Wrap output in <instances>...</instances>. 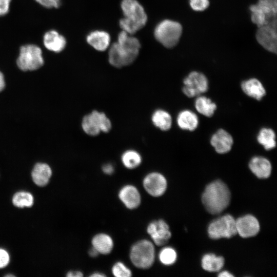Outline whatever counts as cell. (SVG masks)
I'll use <instances>...</instances> for the list:
<instances>
[{"mask_svg":"<svg viewBox=\"0 0 277 277\" xmlns=\"http://www.w3.org/2000/svg\"><path fill=\"white\" fill-rule=\"evenodd\" d=\"M140 48V43L137 38L122 31L118 35L117 42L110 48L109 62L116 68L128 66L137 57Z\"/></svg>","mask_w":277,"mask_h":277,"instance_id":"1","label":"cell"},{"mask_svg":"<svg viewBox=\"0 0 277 277\" xmlns=\"http://www.w3.org/2000/svg\"><path fill=\"white\" fill-rule=\"evenodd\" d=\"M230 192L222 181L216 180L208 184L203 193L202 201L206 210L211 214L222 212L228 206Z\"/></svg>","mask_w":277,"mask_h":277,"instance_id":"2","label":"cell"},{"mask_svg":"<svg viewBox=\"0 0 277 277\" xmlns=\"http://www.w3.org/2000/svg\"><path fill=\"white\" fill-rule=\"evenodd\" d=\"M155 258L153 243L147 240H140L133 245L130 252L132 263L137 268L147 269L152 266Z\"/></svg>","mask_w":277,"mask_h":277,"instance_id":"3","label":"cell"},{"mask_svg":"<svg viewBox=\"0 0 277 277\" xmlns=\"http://www.w3.org/2000/svg\"><path fill=\"white\" fill-rule=\"evenodd\" d=\"M182 27L178 22L165 19L161 22L154 29L156 39L167 48L175 46L182 35Z\"/></svg>","mask_w":277,"mask_h":277,"instance_id":"4","label":"cell"},{"mask_svg":"<svg viewBox=\"0 0 277 277\" xmlns=\"http://www.w3.org/2000/svg\"><path fill=\"white\" fill-rule=\"evenodd\" d=\"M82 128L87 135L95 136L101 132H109L112 128V123L104 112L94 110L83 117Z\"/></svg>","mask_w":277,"mask_h":277,"instance_id":"5","label":"cell"},{"mask_svg":"<svg viewBox=\"0 0 277 277\" xmlns=\"http://www.w3.org/2000/svg\"><path fill=\"white\" fill-rule=\"evenodd\" d=\"M16 64L23 71L35 70L39 68L44 64L42 50L37 46L32 44L22 46Z\"/></svg>","mask_w":277,"mask_h":277,"instance_id":"6","label":"cell"},{"mask_svg":"<svg viewBox=\"0 0 277 277\" xmlns=\"http://www.w3.org/2000/svg\"><path fill=\"white\" fill-rule=\"evenodd\" d=\"M252 22L258 27L276 23L277 6L265 0H259L256 4L250 6Z\"/></svg>","mask_w":277,"mask_h":277,"instance_id":"7","label":"cell"},{"mask_svg":"<svg viewBox=\"0 0 277 277\" xmlns=\"http://www.w3.org/2000/svg\"><path fill=\"white\" fill-rule=\"evenodd\" d=\"M208 233L212 239L230 238L237 233L235 220L230 214L220 217L209 224Z\"/></svg>","mask_w":277,"mask_h":277,"instance_id":"8","label":"cell"},{"mask_svg":"<svg viewBox=\"0 0 277 277\" xmlns=\"http://www.w3.org/2000/svg\"><path fill=\"white\" fill-rule=\"evenodd\" d=\"M183 93L188 97H196L208 89V81L202 73L192 71L183 80Z\"/></svg>","mask_w":277,"mask_h":277,"instance_id":"9","label":"cell"},{"mask_svg":"<svg viewBox=\"0 0 277 277\" xmlns=\"http://www.w3.org/2000/svg\"><path fill=\"white\" fill-rule=\"evenodd\" d=\"M256 38L258 43L266 50L272 53H276V23L258 27Z\"/></svg>","mask_w":277,"mask_h":277,"instance_id":"10","label":"cell"},{"mask_svg":"<svg viewBox=\"0 0 277 277\" xmlns=\"http://www.w3.org/2000/svg\"><path fill=\"white\" fill-rule=\"evenodd\" d=\"M121 8L124 17L144 27L147 21V16L143 6L136 0H122Z\"/></svg>","mask_w":277,"mask_h":277,"instance_id":"11","label":"cell"},{"mask_svg":"<svg viewBox=\"0 0 277 277\" xmlns=\"http://www.w3.org/2000/svg\"><path fill=\"white\" fill-rule=\"evenodd\" d=\"M143 185L147 193L154 197L162 195L167 188V181L160 173L153 172L148 174L144 179Z\"/></svg>","mask_w":277,"mask_h":277,"instance_id":"12","label":"cell"},{"mask_svg":"<svg viewBox=\"0 0 277 277\" xmlns=\"http://www.w3.org/2000/svg\"><path fill=\"white\" fill-rule=\"evenodd\" d=\"M147 232L157 246L166 244L171 236L168 225L163 220L149 223L147 228Z\"/></svg>","mask_w":277,"mask_h":277,"instance_id":"13","label":"cell"},{"mask_svg":"<svg viewBox=\"0 0 277 277\" xmlns=\"http://www.w3.org/2000/svg\"><path fill=\"white\" fill-rule=\"evenodd\" d=\"M210 143L217 153L225 154L231 150L233 138L226 130L219 129L211 135Z\"/></svg>","mask_w":277,"mask_h":277,"instance_id":"14","label":"cell"},{"mask_svg":"<svg viewBox=\"0 0 277 277\" xmlns=\"http://www.w3.org/2000/svg\"><path fill=\"white\" fill-rule=\"evenodd\" d=\"M236 222L237 233L244 238L256 235L260 230L258 220L252 215H246L238 218Z\"/></svg>","mask_w":277,"mask_h":277,"instance_id":"15","label":"cell"},{"mask_svg":"<svg viewBox=\"0 0 277 277\" xmlns=\"http://www.w3.org/2000/svg\"><path fill=\"white\" fill-rule=\"evenodd\" d=\"M118 197L125 206L129 209H135L141 204L140 193L138 189L133 185L124 186L119 191Z\"/></svg>","mask_w":277,"mask_h":277,"instance_id":"16","label":"cell"},{"mask_svg":"<svg viewBox=\"0 0 277 277\" xmlns=\"http://www.w3.org/2000/svg\"><path fill=\"white\" fill-rule=\"evenodd\" d=\"M241 87L246 95L258 101H261L266 94L263 84L256 78L243 81L241 83Z\"/></svg>","mask_w":277,"mask_h":277,"instance_id":"17","label":"cell"},{"mask_svg":"<svg viewBox=\"0 0 277 277\" xmlns=\"http://www.w3.org/2000/svg\"><path fill=\"white\" fill-rule=\"evenodd\" d=\"M249 167L251 172L260 179L268 178L272 169L270 161L262 156L252 157L249 163Z\"/></svg>","mask_w":277,"mask_h":277,"instance_id":"18","label":"cell"},{"mask_svg":"<svg viewBox=\"0 0 277 277\" xmlns=\"http://www.w3.org/2000/svg\"><path fill=\"white\" fill-rule=\"evenodd\" d=\"M176 121L180 129L189 131L195 130L199 124L197 115L189 109H184L179 112Z\"/></svg>","mask_w":277,"mask_h":277,"instance_id":"19","label":"cell"},{"mask_svg":"<svg viewBox=\"0 0 277 277\" xmlns=\"http://www.w3.org/2000/svg\"><path fill=\"white\" fill-rule=\"evenodd\" d=\"M51 175V169L46 163H38L36 164L31 172V177L33 183L39 187H44L47 185Z\"/></svg>","mask_w":277,"mask_h":277,"instance_id":"20","label":"cell"},{"mask_svg":"<svg viewBox=\"0 0 277 277\" xmlns=\"http://www.w3.org/2000/svg\"><path fill=\"white\" fill-rule=\"evenodd\" d=\"M44 44L48 50L60 52L65 48L66 41L65 37L56 31L50 30L44 35Z\"/></svg>","mask_w":277,"mask_h":277,"instance_id":"21","label":"cell"},{"mask_svg":"<svg viewBox=\"0 0 277 277\" xmlns=\"http://www.w3.org/2000/svg\"><path fill=\"white\" fill-rule=\"evenodd\" d=\"M87 43L99 51L106 50L109 47L110 42L109 34L104 31H94L90 33L87 36Z\"/></svg>","mask_w":277,"mask_h":277,"instance_id":"22","label":"cell"},{"mask_svg":"<svg viewBox=\"0 0 277 277\" xmlns=\"http://www.w3.org/2000/svg\"><path fill=\"white\" fill-rule=\"evenodd\" d=\"M151 119L153 125L162 131H168L172 126V116L168 111L164 109L155 110L152 113Z\"/></svg>","mask_w":277,"mask_h":277,"instance_id":"23","label":"cell"},{"mask_svg":"<svg viewBox=\"0 0 277 277\" xmlns=\"http://www.w3.org/2000/svg\"><path fill=\"white\" fill-rule=\"evenodd\" d=\"M92 247L99 253L108 254L111 252L113 247V241L109 235L105 233L96 234L92 239Z\"/></svg>","mask_w":277,"mask_h":277,"instance_id":"24","label":"cell"},{"mask_svg":"<svg viewBox=\"0 0 277 277\" xmlns=\"http://www.w3.org/2000/svg\"><path fill=\"white\" fill-rule=\"evenodd\" d=\"M256 140L258 143L266 150H272L276 145L275 133L270 128H261L256 136Z\"/></svg>","mask_w":277,"mask_h":277,"instance_id":"25","label":"cell"},{"mask_svg":"<svg viewBox=\"0 0 277 277\" xmlns=\"http://www.w3.org/2000/svg\"><path fill=\"white\" fill-rule=\"evenodd\" d=\"M194 107L198 113L206 117H211L217 108L216 104L212 101L203 95L196 96Z\"/></svg>","mask_w":277,"mask_h":277,"instance_id":"26","label":"cell"},{"mask_svg":"<svg viewBox=\"0 0 277 277\" xmlns=\"http://www.w3.org/2000/svg\"><path fill=\"white\" fill-rule=\"evenodd\" d=\"M224 259L222 256H217L212 253L204 255L202 259L203 268L209 272L219 271L224 266Z\"/></svg>","mask_w":277,"mask_h":277,"instance_id":"27","label":"cell"},{"mask_svg":"<svg viewBox=\"0 0 277 277\" xmlns=\"http://www.w3.org/2000/svg\"><path fill=\"white\" fill-rule=\"evenodd\" d=\"M121 161L126 168L133 169L141 165L142 157L140 153L136 150L128 149L123 153L121 156Z\"/></svg>","mask_w":277,"mask_h":277,"instance_id":"28","label":"cell"},{"mask_svg":"<svg viewBox=\"0 0 277 277\" xmlns=\"http://www.w3.org/2000/svg\"><path fill=\"white\" fill-rule=\"evenodd\" d=\"M12 202L18 208L31 207L34 204V197L29 192L19 191L14 194Z\"/></svg>","mask_w":277,"mask_h":277,"instance_id":"29","label":"cell"},{"mask_svg":"<svg viewBox=\"0 0 277 277\" xmlns=\"http://www.w3.org/2000/svg\"><path fill=\"white\" fill-rule=\"evenodd\" d=\"M177 254L175 250L170 247L162 249L159 253L160 262L165 265H171L174 264L176 260Z\"/></svg>","mask_w":277,"mask_h":277,"instance_id":"30","label":"cell"},{"mask_svg":"<svg viewBox=\"0 0 277 277\" xmlns=\"http://www.w3.org/2000/svg\"><path fill=\"white\" fill-rule=\"evenodd\" d=\"M120 25L123 31L130 35L135 33L143 27L140 24L126 17L120 20Z\"/></svg>","mask_w":277,"mask_h":277,"instance_id":"31","label":"cell"},{"mask_svg":"<svg viewBox=\"0 0 277 277\" xmlns=\"http://www.w3.org/2000/svg\"><path fill=\"white\" fill-rule=\"evenodd\" d=\"M112 273L116 277H130L132 275L129 268L121 262L116 263L113 266Z\"/></svg>","mask_w":277,"mask_h":277,"instance_id":"32","label":"cell"},{"mask_svg":"<svg viewBox=\"0 0 277 277\" xmlns=\"http://www.w3.org/2000/svg\"><path fill=\"white\" fill-rule=\"evenodd\" d=\"M189 3L191 8L197 11L205 10L209 5L208 0H189Z\"/></svg>","mask_w":277,"mask_h":277,"instance_id":"33","label":"cell"},{"mask_svg":"<svg viewBox=\"0 0 277 277\" xmlns=\"http://www.w3.org/2000/svg\"><path fill=\"white\" fill-rule=\"evenodd\" d=\"M10 260V257L8 252L0 248V269L6 267L9 264Z\"/></svg>","mask_w":277,"mask_h":277,"instance_id":"34","label":"cell"},{"mask_svg":"<svg viewBox=\"0 0 277 277\" xmlns=\"http://www.w3.org/2000/svg\"><path fill=\"white\" fill-rule=\"evenodd\" d=\"M44 7L48 8H58L60 6V0H35Z\"/></svg>","mask_w":277,"mask_h":277,"instance_id":"35","label":"cell"},{"mask_svg":"<svg viewBox=\"0 0 277 277\" xmlns=\"http://www.w3.org/2000/svg\"><path fill=\"white\" fill-rule=\"evenodd\" d=\"M11 0H0V16L6 14L9 10Z\"/></svg>","mask_w":277,"mask_h":277,"instance_id":"36","label":"cell"},{"mask_svg":"<svg viewBox=\"0 0 277 277\" xmlns=\"http://www.w3.org/2000/svg\"><path fill=\"white\" fill-rule=\"evenodd\" d=\"M102 170L106 174L110 175L113 173L114 169L112 164L108 163L103 166Z\"/></svg>","mask_w":277,"mask_h":277,"instance_id":"37","label":"cell"},{"mask_svg":"<svg viewBox=\"0 0 277 277\" xmlns=\"http://www.w3.org/2000/svg\"><path fill=\"white\" fill-rule=\"evenodd\" d=\"M66 276L67 277H82L83 274L80 271H70L67 273Z\"/></svg>","mask_w":277,"mask_h":277,"instance_id":"38","label":"cell"},{"mask_svg":"<svg viewBox=\"0 0 277 277\" xmlns=\"http://www.w3.org/2000/svg\"><path fill=\"white\" fill-rule=\"evenodd\" d=\"M88 253L90 256L93 258L97 256L99 254L98 252L93 247L89 249Z\"/></svg>","mask_w":277,"mask_h":277,"instance_id":"39","label":"cell"},{"mask_svg":"<svg viewBox=\"0 0 277 277\" xmlns=\"http://www.w3.org/2000/svg\"><path fill=\"white\" fill-rule=\"evenodd\" d=\"M5 87V81L3 73L0 71V91L3 90Z\"/></svg>","mask_w":277,"mask_h":277,"instance_id":"40","label":"cell"},{"mask_svg":"<svg viewBox=\"0 0 277 277\" xmlns=\"http://www.w3.org/2000/svg\"><path fill=\"white\" fill-rule=\"evenodd\" d=\"M219 276L221 277H230V276H233V275L227 271H224L221 272H220L219 275Z\"/></svg>","mask_w":277,"mask_h":277,"instance_id":"41","label":"cell"},{"mask_svg":"<svg viewBox=\"0 0 277 277\" xmlns=\"http://www.w3.org/2000/svg\"><path fill=\"white\" fill-rule=\"evenodd\" d=\"M91 277H103L106 276V275L101 272H94L90 275Z\"/></svg>","mask_w":277,"mask_h":277,"instance_id":"42","label":"cell"},{"mask_svg":"<svg viewBox=\"0 0 277 277\" xmlns=\"http://www.w3.org/2000/svg\"><path fill=\"white\" fill-rule=\"evenodd\" d=\"M265 1L268 2H270L275 6H277V0H265Z\"/></svg>","mask_w":277,"mask_h":277,"instance_id":"43","label":"cell"},{"mask_svg":"<svg viewBox=\"0 0 277 277\" xmlns=\"http://www.w3.org/2000/svg\"><path fill=\"white\" fill-rule=\"evenodd\" d=\"M5 276H15V275H13V274H6V275H5Z\"/></svg>","mask_w":277,"mask_h":277,"instance_id":"44","label":"cell"}]
</instances>
